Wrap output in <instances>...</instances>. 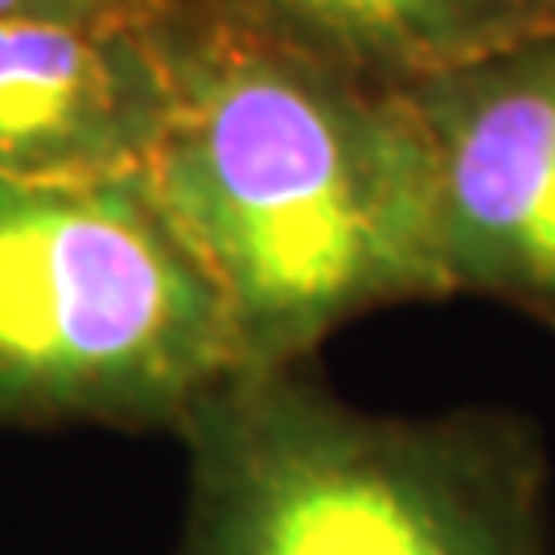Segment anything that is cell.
Returning a JSON list of instances; mask_svg holds the SVG:
<instances>
[{"label":"cell","instance_id":"6da1fadb","mask_svg":"<svg viewBox=\"0 0 555 555\" xmlns=\"http://www.w3.org/2000/svg\"><path fill=\"white\" fill-rule=\"evenodd\" d=\"M157 41L169 107L140 181L219 293L243 366H300L371 309L449 297L408 91L202 0H169Z\"/></svg>","mask_w":555,"mask_h":555},{"label":"cell","instance_id":"7a4b0ae2","mask_svg":"<svg viewBox=\"0 0 555 555\" xmlns=\"http://www.w3.org/2000/svg\"><path fill=\"white\" fill-rule=\"evenodd\" d=\"M178 437V555H547L543 449L502 412L371 416L300 366H247Z\"/></svg>","mask_w":555,"mask_h":555},{"label":"cell","instance_id":"3957f363","mask_svg":"<svg viewBox=\"0 0 555 555\" xmlns=\"http://www.w3.org/2000/svg\"><path fill=\"white\" fill-rule=\"evenodd\" d=\"M247 371L140 173L0 181V428H173Z\"/></svg>","mask_w":555,"mask_h":555},{"label":"cell","instance_id":"277c9868","mask_svg":"<svg viewBox=\"0 0 555 555\" xmlns=\"http://www.w3.org/2000/svg\"><path fill=\"white\" fill-rule=\"evenodd\" d=\"M433 157L449 293L555 330V34L408 87Z\"/></svg>","mask_w":555,"mask_h":555},{"label":"cell","instance_id":"5b68a950","mask_svg":"<svg viewBox=\"0 0 555 555\" xmlns=\"http://www.w3.org/2000/svg\"><path fill=\"white\" fill-rule=\"evenodd\" d=\"M169 107L149 21H0V181L140 173Z\"/></svg>","mask_w":555,"mask_h":555},{"label":"cell","instance_id":"8992f818","mask_svg":"<svg viewBox=\"0 0 555 555\" xmlns=\"http://www.w3.org/2000/svg\"><path fill=\"white\" fill-rule=\"evenodd\" d=\"M300 54L408 91L555 34V0H202Z\"/></svg>","mask_w":555,"mask_h":555},{"label":"cell","instance_id":"52a82bcc","mask_svg":"<svg viewBox=\"0 0 555 555\" xmlns=\"http://www.w3.org/2000/svg\"><path fill=\"white\" fill-rule=\"evenodd\" d=\"M169 0H0V21H149Z\"/></svg>","mask_w":555,"mask_h":555}]
</instances>
